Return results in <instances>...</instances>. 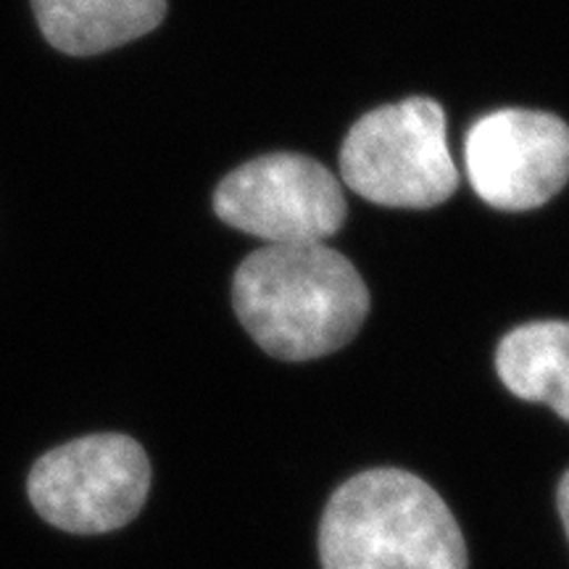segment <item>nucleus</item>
<instances>
[{"instance_id": "1", "label": "nucleus", "mask_w": 569, "mask_h": 569, "mask_svg": "<svg viewBox=\"0 0 569 569\" xmlns=\"http://www.w3.org/2000/svg\"><path fill=\"white\" fill-rule=\"evenodd\" d=\"M232 303L267 353L309 361L338 351L359 332L369 315V290L336 248L264 246L234 272Z\"/></svg>"}, {"instance_id": "2", "label": "nucleus", "mask_w": 569, "mask_h": 569, "mask_svg": "<svg viewBox=\"0 0 569 569\" xmlns=\"http://www.w3.org/2000/svg\"><path fill=\"white\" fill-rule=\"evenodd\" d=\"M325 569H467V546L436 490L403 469L343 482L322 515Z\"/></svg>"}, {"instance_id": "3", "label": "nucleus", "mask_w": 569, "mask_h": 569, "mask_svg": "<svg viewBox=\"0 0 569 569\" xmlns=\"http://www.w3.org/2000/svg\"><path fill=\"white\" fill-rule=\"evenodd\" d=\"M340 177L353 193L390 209H432L459 188L446 113L432 98H407L365 113L340 148Z\"/></svg>"}, {"instance_id": "4", "label": "nucleus", "mask_w": 569, "mask_h": 569, "mask_svg": "<svg viewBox=\"0 0 569 569\" xmlns=\"http://www.w3.org/2000/svg\"><path fill=\"white\" fill-rule=\"evenodd\" d=\"M151 465L138 440L103 432L48 451L30 472V501L53 528L98 536L138 517Z\"/></svg>"}, {"instance_id": "5", "label": "nucleus", "mask_w": 569, "mask_h": 569, "mask_svg": "<svg viewBox=\"0 0 569 569\" xmlns=\"http://www.w3.org/2000/svg\"><path fill=\"white\" fill-rule=\"evenodd\" d=\"M213 211L267 246L325 243L346 222L338 177L301 153H269L232 169L213 193Z\"/></svg>"}, {"instance_id": "6", "label": "nucleus", "mask_w": 569, "mask_h": 569, "mask_svg": "<svg viewBox=\"0 0 569 569\" xmlns=\"http://www.w3.org/2000/svg\"><path fill=\"white\" fill-rule=\"evenodd\" d=\"M465 167L475 193L493 209H538L569 182V127L546 111L486 113L467 132Z\"/></svg>"}, {"instance_id": "7", "label": "nucleus", "mask_w": 569, "mask_h": 569, "mask_svg": "<svg viewBox=\"0 0 569 569\" xmlns=\"http://www.w3.org/2000/svg\"><path fill=\"white\" fill-rule=\"evenodd\" d=\"M32 9L56 51L96 56L156 30L167 0H32Z\"/></svg>"}, {"instance_id": "8", "label": "nucleus", "mask_w": 569, "mask_h": 569, "mask_svg": "<svg viewBox=\"0 0 569 569\" xmlns=\"http://www.w3.org/2000/svg\"><path fill=\"white\" fill-rule=\"evenodd\" d=\"M496 369L517 398L569 422V322H530L498 343Z\"/></svg>"}, {"instance_id": "9", "label": "nucleus", "mask_w": 569, "mask_h": 569, "mask_svg": "<svg viewBox=\"0 0 569 569\" xmlns=\"http://www.w3.org/2000/svg\"><path fill=\"white\" fill-rule=\"evenodd\" d=\"M557 503H559V515L561 522H565V530L569 536V472L561 478L559 482V493H557Z\"/></svg>"}]
</instances>
